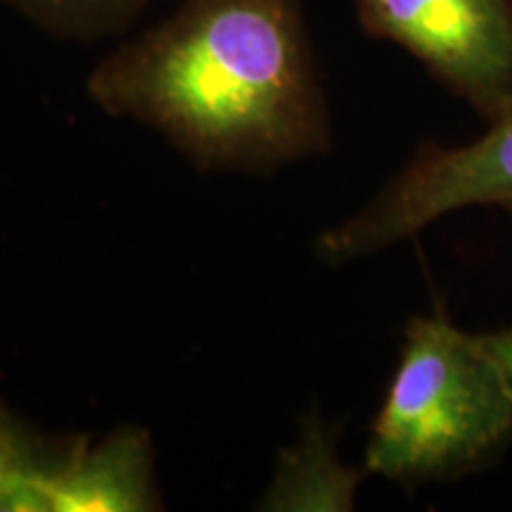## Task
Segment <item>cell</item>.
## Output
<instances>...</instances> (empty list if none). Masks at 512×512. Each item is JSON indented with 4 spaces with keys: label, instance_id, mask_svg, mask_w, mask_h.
Returning a JSON list of instances; mask_svg holds the SVG:
<instances>
[{
    "label": "cell",
    "instance_id": "obj_1",
    "mask_svg": "<svg viewBox=\"0 0 512 512\" xmlns=\"http://www.w3.org/2000/svg\"><path fill=\"white\" fill-rule=\"evenodd\" d=\"M86 91L207 171L264 174L330 147L299 0H185L107 55Z\"/></svg>",
    "mask_w": 512,
    "mask_h": 512
},
{
    "label": "cell",
    "instance_id": "obj_2",
    "mask_svg": "<svg viewBox=\"0 0 512 512\" xmlns=\"http://www.w3.org/2000/svg\"><path fill=\"white\" fill-rule=\"evenodd\" d=\"M512 439V396L477 335L444 313L415 316L370 425L368 475L418 489L491 467Z\"/></svg>",
    "mask_w": 512,
    "mask_h": 512
},
{
    "label": "cell",
    "instance_id": "obj_3",
    "mask_svg": "<svg viewBox=\"0 0 512 512\" xmlns=\"http://www.w3.org/2000/svg\"><path fill=\"white\" fill-rule=\"evenodd\" d=\"M489 124L467 145H422L375 200L320 235V259L347 264L413 238L451 211L512 204V102Z\"/></svg>",
    "mask_w": 512,
    "mask_h": 512
},
{
    "label": "cell",
    "instance_id": "obj_4",
    "mask_svg": "<svg viewBox=\"0 0 512 512\" xmlns=\"http://www.w3.org/2000/svg\"><path fill=\"white\" fill-rule=\"evenodd\" d=\"M373 38L411 53L484 119L512 102V0H356Z\"/></svg>",
    "mask_w": 512,
    "mask_h": 512
},
{
    "label": "cell",
    "instance_id": "obj_5",
    "mask_svg": "<svg viewBox=\"0 0 512 512\" xmlns=\"http://www.w3.org/2000/svg\"><path fill=\"white\" fill-rule=\"evenodd\" d=\"M162 508L155 451L143 427L124 425L98 444L43 453L29 512H150Z\"/></svg>",
    "mask_w": 512,
    "mask_h": 512
},
{
    "label": "cell",
    "instance_id": "obj_6",
    "mask_svg": "<svg viewBox=\"0 0 512 512\" xmlns=\"http://www.w3.org/2000/svg\"><path fill=\"white\" fill-rule=\"evenodd\" d=\"M366 467H349L337 456V432L311 413L297 444L280 453L264 510H354Z\"/></svg>",
    "mask_w": 512,
    "mask_h": 512
},
{
    "label": "cell",
    "instance_id": "obj_7",
    "mask_svg": "<svg viewBox=\"0 0 512 512\" xmlns=\"http://www.w3.org/2000/svg\"><path fill=\"white\" fill-rule=\"evenodd\" d=\"M10 8L46 29L48 34L74 41L117 34L152 0H3Z\"/></svg>",
    "mask_w": 512,
    "mask_h": 512
},
{
    "label": "cell",
    "instance_id": "obj_8",
    "mask_svg": "<svg viewBox=\"0 0 512 512\" xmlns=\"http://www.w3.org/2000/svg\"><path fill=\"white\" fill-rule=\"evenodd\" d=\"M46 446L0 401V512H29L31 484Z\"/></svg>",
    "mask_w": 512,
    "mask_h": 512
},
{
    "label": "cell",
    "instance_id": "obj_9",
    "mask_svg": "<svg viewBox=\"0 0 512 512\" xmlns=\"http://www.w3.org/2000/svg\"><path fill=\"white\" fill-rule=\"evenodd\" d=\"M479 347L484 354L494 361V366L501 373L505 387L512 396V325L498 332H486V335H477Z\"/></svg>",
    "mask_w": 512,
    "mask_h": 512
},
{
    "label": "cell",
    "instance_id": "obj_10",
    "mask_svg": "<svg viewBox=\"0 0 512 512\" xmlns=\"http://www.w3.org/2000/svg\"><path fill=\"white\" fill-rule=\"evenodd\" d=\"M503 209H505V211H508V214L512 216V204H508V207H503Z\"/></svg>",
    "mask_w": 512,
    "mask_h": 512
}]
</instances>
